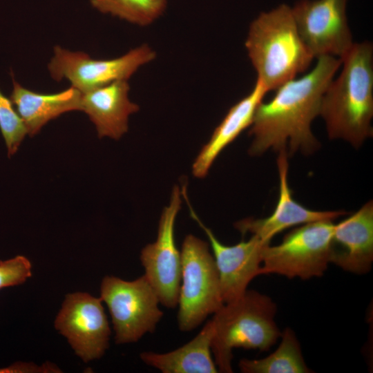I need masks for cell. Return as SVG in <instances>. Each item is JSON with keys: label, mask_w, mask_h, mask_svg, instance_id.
I'll use <instances>...</instances> for the list:
<instances>
[{"label": "cell", "mask_w": 373, "mask_h": 373, "mask_svg": "<svg viewBox=\"0 0 373 373\" xmlns=\"http://www.w3.org/2000/svg\"><path fill=\"white\" fill-rule=\"evenodd\" d=\"M317 59L311 71L280 85L270 100L258 106L249 126V155L285 150L291 157L297 152L310 155L321 147L311 126L320 115L323 96L341 60L332 56Z\"/></svg>", "instance_id": "obj_1"}, {"label": "cell", "mask_w": 373, "mask_h": 373, "mask_svg": "<svg viewBox=\"0 0 373 373\" xmlns=\"http://www.w3.org/2000/svg\"><path fill=\"white\" fill-rule=\"evenodd\" d=\"M341 60L343 68L326 88L319 115L329 139L359 148L373 135L372 43H354Z\"/></svg>", "instance_id": "obj_2"}, {"label": "cell", "mask_w": 373, "mask_h": 373, "mask_svg": "<svg viewBox=\"0 0 373 373\" xmlns=\"http://www.w3.org/2000/svg\"><path fill=\"white\" fill-rule=\"evenodd\" d=\"M245 46L257 80L268 92L305 72L314 59L299 34L291 8L285 3L251 21Z\"/></svg>", "instance_id": "obj_3"}, {"label": "cell", "mask_w": 373, "mask_h": 373, "mask_svg": "<svg viewBox=\"0 0 373 373\" xmlns=\"http://www.w3.org/2000/svg\"><path fill=\"white\" fill-rule=\"evenodd\" d=\"M276 304L268 296L247 290L213 314L211 352L220 372H233V350L268 351L280 338Z\"/></svg>", "instance_id": "obj_4"}, {"label": "cell", "mask_w": 373, "mask_h": 373, "mask_svg": "<svg viewBox=\"0 0 373 373\" xmlns=\"http://www.w3.org/2000/svg\"><path fill=\"white\" fill-rule=\"evenodd\" d=\"M178 323L182 332H190L224 304L218 269L209 245L192 234L182 242Z\"/></svg>", "instance_id": "obj_5"}, {"label": "cell", "mask_w": 373, "mask_h": 373, "mask_svg": "<svg viewBox=\"0 0 373 373\" xmlns=\"http://www.w3.org/2000/svg\"><path fill=\"white\" fill-rule=\"evenodd\" d=\"M335 224L319 220L301 224L277 245H266L260 275L278 274L302 280L322 276L330 263V243Z\"/></svg>", "instance_id": "obj_6"}, {"label": "cell", "mask_w": 373, "mask_h": 373, "mask_svg": "<svg viewBox=\"0 0 373 373\" xmlns=\"http://www.w3.org/2000/svg\"><path fill=\"white\" fill-rule=\"evenodd\" d=\"M100 298L108 308L117 344L135 343L154 332L163 316L158 297L144 274L132 281L105 276Z\"/></svg>", "instance_id": "obj_7"}, {"label": "cell", "mask_w": 373, "mask_h": 373, "mask_svg": "<svg viewBox=\"0 0 373 373\" xmlns=\"http://www.w3.org/2000/svg\"><path fill=\"white\" fill-rule=\"evenodd\" d=\"M155 57L156 52L146 44L111 59H95L83 52H72L57 46L48 68L55 80L66 79L72 86L86 93L115 81L128 80Z\"/></svg>", "instance_id": "obj_8"}, {"label": "cell", "mask_w": 373, "mask_h": 373, "mask_svg": "<svg viewBox=\"0 0 373 373\" xmlns=\"http://www.w3.org/2000/svg\"><path fill=\"white\" fill-rule=\"evenodd\" d=\"M182 189L174 186L169 204L161 214L157 238L141 251L144 275L160 303L167 308L178 306L181 280V254L175 241L174 229L182 203Z\"/></svg>", "instance_id": "obj_9"}, {"label": "cell", "mask_w": 373, "mask_h": 373, "mask_svg": "<svg viewBox=\"0 0 373 373\" xmlns=\"http://www.w3.org/2000/svg\"><path fill=\"white\" fill-rule=\"evenodd\" d=\"M348 0H299L291 8L299 34L314 58L340 59L354 44L348 25Z\"/></svg>", "instance_id": "obj_10"}, {"label": "cell", "mask_w": 373, "mask_h": 373, "mask_svg": "<svg viewBox=\"0 0 373 373\" xmlns=\"http://www.w3.org/2000/svg\"><path fill=\"white\" fill-rule=\"evenodd\" d=\"M100 298L86 292L68 294L55 327L85 363L100 358L109 346L111 329Z\"/></svg>", "instance_id": "obj_11"}, {"label": "cell", "mask_w": 373, "mask_h": 373, "mask_svg": "<svg viewBox=\"0 0 373 373\" xmlns=\"http://www.w3.org/2000/svg\"><path fill=\"white\" fill-rule=\"evenodd\" d=\"M190 215L206 233L218 269L220 293L224 303L241 296L250 282L260 275L262 253L270 244L256 236L249 240L228 246L222 244L204 224L189 204Z\"/></svg>", "instance_id": "obj_12"}, {"label": "cell", "mask_w": 373, "mask_h": 373, "mask_svg": "<svg viewBox=\"0 0 373 373\" xmlns=\"http://www.w3.org/2000/svg\"><path fill=\"white\" fill-rule=\"evenodd\" d=\"M278 153L279 195L277 204L273 213L267 218H247L237 221L234 227L242 236L249 233L270 242L275 235L289 227L319 220L334 221L346 214L344 211H314L296 202L292 197L288 182V155L285 150Z\"/></svg>", "instance_id": "obj_13"}, {"label": "cell", "mask_w": 373, "mask_h": 373, "mask_svg": "<svg viewBox=\"0 0 373 373\" xmlns=\"http://www.w3.org/2000/svg\"><path fill=\"white\" fill-rule=\"evenodd\" d=\"M330 263L356 274L368 272L373 262V203L335 224L330 243Z\"/></svg>", "instance_id": "obj_14"}, {"label": "cell", "mask_w": 373, "mask_h": 373, "mask_svg": "<svg viewBox=\"0 0 373 373\" xmlns=\"http://www.w3.org/2000/svg\"><path fill=\"white\" fill-rule=\"evenodd\" d=\"M129 89L128 80L121 79L82 93L81 111L95 124L99 137L118 140L127 132L129 116L140 109L129 99Z\"/></svg>", "instance_id": "obj_15"}, {"label": "cell", "mask_w": 373, "mask_h": 373, "mask_svg": "<svg viewBox=\"0 0 373 373\" xmlns=\"http://www.w3.org/2000/svg\"><path fill=\"white\" fill-rule=\"evenodd\" d=\"M267 93L256 79L249 93L230 108L194 160L192 172L195 177H205L222 150L251 126L256 110Z\"/></svg>", "instance_id": "obj_16"}, {"label": "cell", "mask_w": 373, "mask_h": 373, "mask_svg": "<svg viewBox=\"0 0 373 373\" xmlns=\"http://www.w3.org/2000/svg\"><path fill=\"white\" fill-rule=\"evenodd\" d=\"M12 79L10 99L30 136L38 133L46 124L61 114L81 111L82 93L72 86L59 93L44 94L23 87L12 74Z\"/></svg>", "instance_id": "obj_17"}, {"label": "cell", "mask_w": 373, "mask_h": 373, "mask_svg": "<svg viewBox=\"0 0 373 373\" xmlns=\"http://www.w3.org/2000/svg\"><path fill=\"white\" fill-rule=\"evenodd\" d=\"M213 332L211 319L182 346L166 353L144 352L140 358L163 373H216L218 368L211 356Z\"/></svg>", "instance_id": "obj_18"}, {"label": "cell", "mask_w": 373, "mask_h": 373, "mask_svg": "<svg viewBox=\"0 0 373 373\" xmlns=\"http://www.w3.org/2000/svg\"><path fill=\"white\" fill-rule=\"evenodd\" d=\"M278 348L270 355L261 359L242 358L238 363L244 373H309L302 354L300 343L289 327L280 335Z\"/></svg>", "instance_id": "obj_19"}, {"label": "cell", "mask_w": 373, "mask_h": 373, "mask_svg": "<svg viewBox=\"0 0 373 373\" xmlns=\"http://www.w3.org/2000/svg\"><path fill=\"white\" fill-rule=\"evenodd\" d=\"M104 14H109L131 23L146 26L164 12L167 0H90Z\"/></svg>", "instance_id": "obj_20"}, {"label": "cell", "mask_w": 373, "mask_h": 373, "mask_svg": "<svg viewBox=\"0 0 373 373\" xmlns=\"http://www.w3.org/2000/svg\"><path fill=\"white\" fill-rule=\"evenodd\" d=\"M0 131L10 157L17 151L27 134L25 125L10 99L0 90Z\"/></svg>", "instance_id": "obj_21"}, {"label": "cell", "mask_w": 373, "mask_h": 373, "mask_svg": "<svg viewBox=\"0 0 373 373\" xmlns=\"http://www.w3.org/2000/svg\"><path fill=\"white\" fill-rule=\"evenodd\" d=\"M32 276V264L23 256L0 260V290L25 283Z\"/></svg>", "instance_id": "obj_22"}]
</instances>
